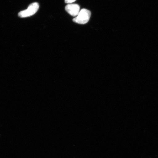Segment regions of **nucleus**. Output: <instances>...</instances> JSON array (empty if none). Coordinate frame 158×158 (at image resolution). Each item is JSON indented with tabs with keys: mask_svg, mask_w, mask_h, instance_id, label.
Segmentation results:
<instances>
[{
	"mask_svg": "<svg viewBox=\"0 0 158 158\" xmlns=\"http://www.w3.org/2000/svg\"><path fill=\"white\" fill-rule=\"evenodd\" d=\"M91 15V13L89 10L86 9H82L78 15L73 19V21L78 24H86L89 20Z\"/></svg>",
	"mask_w": 158,
	"mask_h": 158,
	"instance_id": "f257e3e1",
	"label": "nucleus"
},
{
	"mask_svg": "<svg viewBox=\"0 0 158 158\" xmlns=\"http://www.w3.org/2000/svg\"><path fill=\"white\" fill-rule=\"evenodd\" d=\"M39 8V5L38 3L35 2L31 3L27 9L20 12L19 13V16L21 18L30 17L37 12Z\"/></svg>",
	"mask_w": 158,
	"mask_h": 158,
	"instance_id": "f03ea898",
	"label": "nucleus"
},
{
	"mask_svg": "<svg viewBox=\"0 0 158 158\" xmlns=\"http://www.w3.org/2000/svg\"><path fill=\"white\" fill-rule=\"evenodd\" d=\"M66 11L72 16L77 17L80 11V6L76 4H69L65 7Z\"/></svg>",
	"mask_w": 158,
	"mask_h": 158,
	"instance_id": "7ed1b4c3",
	"label": "nucleus"
},
{
	"mask_svg": "<svg viewBox=\"0 0 158 158\" xmlns=\"http://www.w3.org/2000/svg\"><path fill=\"white\" fill-rule=\"evenodd\" d=\"M76 1V0H65V2L66 3L70 4Z\"/></svg>",
	"mask_w": 158,
	"mask_h": 158,
	"instance_id": "20e7f679",
	"label": "nucleus"
}]
</instances>
